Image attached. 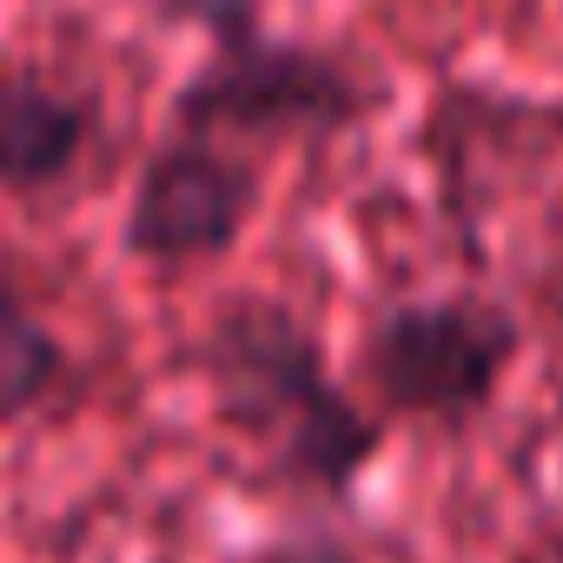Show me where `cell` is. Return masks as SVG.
<instances>
[{
  "label": "cell",
  "instance_id": "3957f363",
  "mask_svg": "<svg viewBox=\"0 0 563 563\" xmlns=\"http://www.w3.org/2000/svg\"><path fill=\"white\" fill-rule=\"evenodd\" d=\"M517 352L523 325L504 299L484 292L391 299L358 332V398L378 418L471 424L477 411L497 405Z\"/></svg>",
  "mask_w": 563,
  "mask_h": 563
},
{
  "label": "cell",
  "instance_id": "6da1fadb",
  "mask_svg": "<svg viewBox=\"0 0 563 563\" xmlns=\"http://www.w3.org/2000/svg\"><path fill=\"white\" fill-rule=\"evenodd\" d=\"M192 365L212 418L265 457L272 484L345 504L385 451V418L332 372L319 332L272 292L219 299Z\"/></svg>",
  "mask_w": 563,
  "mask_h": 563
},
{
  "label": "cell",
  "instance_id": "ba28073f",
  "mask_svg": "<svg viewBox=\"0 0 563 563\" xmlns=\"http://www.w3.org/2000/svg\"><path fill=\"white\" fill-rule=\"evenodd\" d=\"M232 563H365V556L332 530H299V537H272V543H258Z\"/></svg>",
  "mask_w": 563,
  "mask_h": 563
},
{
  "label": "cell",
  "instance_id": "7a4b0ae2",
  "mask_svg": "<svg viewBox=\"0 0 563 563\" xmlns=\"http://www.w3.org/2000/svg\"><path fill=\"white\" fill-rule=\"evenodd\" d=\"M378 107L385 80H372L352 54L252 27L212 41L206 60L173 87L166 133L219 146H292V140H339Z\"/></svg>",
  "mask_w": 563,
  "mask_h": 563
},
{
  "label": "cell",
  "instance_id": "52a82bcc",
  "mask_svg": "<svg viewBox=\"0 0 563 563\" xmlns=\"http://www.w3.org/2000/svg\"><path fill=\"white\" fill-rule=\"evenodd\" d=\"M146 8L173 27H199L212 41H232V34H252L265 27V0H146Z\"/></svg>",
  "mask_w": 563,
  "mask_h": 563
},
{
  "label": "cell",
  "instance_id": "8992f818",
  "mask_svg": "<svg viewBox=\"0 0 563 563\" xmlns=\"http://www.w3.org/2000/svg\"><path fill=\"white\" fill-rule=\"evenodd\" d=\"M67 378H74L67 339L27 306L21 286H8V278H0V424L47 411Z\"/></svg>",
  "mask_w": 563,
  "mask_h": 563
},
{
  "label": "cell",
  "instance_id": "277c9868",
  "mask_svg": "<svg viewBox=\"0 0 563 563\" xmlns=\"http://www.w3.org/2000/svg\"><path fill=\"white\" fill-rule=\"evenodd\" d=\"M258 199H265V173L252 153L166 133L126 192L120 252L140 265H166V272L225 258L258 219Z\"/></svg>",
  "mask_w": 563,
  "mask_h": 563
},
{
  "label": "cell",
  "instance_id": "5b68a950",
  "mask_svg": "<svg viewBox=\"0 0 563 563\" xmlns=\"http://www.w3.org/2000/svg\"><path fill=\"white\" fill-rule=\"evenodd\" d=\"M100 140V107L93 93L67 87L47 67H0V192L41 199L67 186Z\"/></svg>",
  "mask_w": 563,
  "mask_h": 563
}]
</instances>
